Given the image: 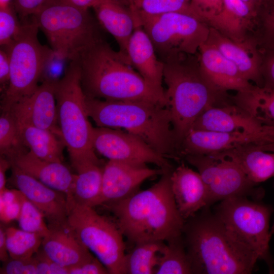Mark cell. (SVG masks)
Returning <instances> with one entry per match:
<instances>
[{
	"label": "cell",
	"mask_w": 274,
	"mask_h": 274,
	"mask_svg": "<svg viewBox=\"0 0 274 274\" xmlns=\"http://www.w3.org/2000/svg\"><path fill=\"white\" fill-rule=\"evenodd\" d=\"M173 169L165 170L150 188L102 205L114 215L131 246L152 241L167 242L182 236L185 220L178 210L172 190Z\"/></svg>",
	"instance_id": "cell-1"
},
{
	"label": "cell",
	"mask_w": 274,
	"mask_h": 274,
	"mask_svg": "<svg viewBox=\"0 0 274 274\" xmlns=\"http://www.w3.org/2000/svg\"><path fill=\"white\" fill-rule=\"evenodd\" d=\"M86 96L108 100L151 101L167 107L162 93L136 72L128 56L102 39L78 58Z\"/></svg>",
	"instance_id": "cell-2"
},
{
	"label": "cell",
	"mask_w": 274,
	"mask_h": 274,
	"mask_svg": "<svg viewBox=\"0 0 274 274\" xmlns=\"http://www.w3.org/2000/svg\"><path fill=\"white\" fill-rule=\"evenodd\" d=\"M185 220L182 236L196 274H249L259 260L214 214L204 208Z\"/></svg>",
	"instance_id": "cell-3"
},
{
	"label": "cell",
	"mask_w": 274,
	"mask_h": 274,
	"mask_svg": "<svg viewBox=\"0 0 274 274\" xmlns=\"http://www.w3.org/2000/svg\"><path fill=\"white\" fill-rule=\"evenodd\" d=\"M85 104L89 117L97 127L123 129L165 157L180 160L167 107L147 101H114L87 96Z\"/></svg>",
	"instance_id": "cell-4"
},
{
	"label": "cell",
	"mask_w": 274,
	"mask_h": 274,
	"mask_svg": "<svg viewBox=\"0 0 274 274\" xmlns=\"http://www.w3.org/2000/svg\"><path fill=\"white\" fill-rule=\"evenodd\" d=\"M196 54L181 56L163 62L167 107L179 150L181 143L203 112L230 100L227 94L215 91L205 80Z\"/></svg>",
	"instance_id": "cell-5"
},
{
	"label": "cell",
	"mask_w": 274,
	"mask_h": 274,
	"mask_svg": "<svg viewBox=\"0 0 274 274\" xmlns=\"http://www.w3.org/2000/svg\"><path fill=\"white\" fill-rule=\"evenodd\" d=\"M58 125L71 164L76 170L90 163L100 164L92 145L93 127L86 110L78 59L70 61L56 83Z\"/></svg>",
	"instance_id": "cell-6"
},
{
	"label": "cell",
	"mask_w": 274,
	"mask_h": 274,
	"mask_svg": "<svg viewBox=\"0 0 274 274\" xmlns=\"http://www.w3.org/2000/svg\"><path fill=\"white\" fill-rule=\"evenodd\" d=\"M30 17L46 37L51 48L64 60L78 59L101 39L88 9L62 0H52Z\"/></svg>",
	"instance_id": "cell-7"
},
{
	"label": "cell",
	"mask_w": 274,
	"mask_h": 274,
	"mask_svg": "<svg viewBox=\"0 0 274 274\" xmlns=\"http://www.w3.org/2000/svg\"><path fill=\"white\" fill-rule=\"evenodd\" d=\"M23 20L20 31L12 43L2 47L9 53L10 75L3 94L2 111H8L14 104L37 89L45 67L54 53L51 48L40 42L37 23L31 18Z\"/></svg>",
	"instance_id": "cell-8"
},
{
	"label": "cell",
	"mask_w": 274,
	"mask_h": 274,
	"mask_svg": "<svg viewBox=\"0 0 274 274\" xmlns=\"http://www.w3.org/2000/svg\"><path fill=\"white\" fill-rule=\"evenodd\" d=\"M129 8L149 37L157 57L163 62L181 56L196 54L199 47L208 39L210 26L193 15L170 12L151 15Z\"/></svg>",
	"instance_id": "cell-9"
},
{
	"label": "cell",
	"mask_w": 274,
	"mask_h": 274,
	"mask_svg": "<svg viewBox=\"0 0 274 274\" xmlns=\"http://www.w3.org/2000/svg\"><path fill=\"white\" fill-rule=\"evenodd\" d=\"M67 221L83 244L110 274H125L126 245L116 220L94 208L67 201Z\"/></svg>",
	"instance_id": "cell-10"
},
{
	"label": "cell",
	"mask_w": 274,
	"mask_h": 274,
	"mask_svg": "<svg viewBox=\"0 0 274 274\" xmlns=\"http://www.w3.org/2000/svg\"><path fill=\"white\" fill-rule=\"evenodd\" d=\"M214 214L259 259L270 262V211L267 206L250 200L247 196L232 197L221 201L215 208Z\"/></svg>",
	"instance_id": "cell-11"
},
{
	"label": "cell",
	"mask_w": 274,
	"mask_h": 274,
	"mask_svg": "<svg viewBox=\"0 0 274 274\" xmlns=\"http://www.w3.org/2000/svg\"><path fill=\"white\" fill-rule=\"evenodd\" d=\"M184 159L200 175L208 194L209 208L227 198L251 195L256 184L232 160L216 154H188Z\"/></svg>",
	"instance_id": "cell-12"
},
{
	"label": "cell",
	"mask_w": 274,
	"mask_h": 274,
	"mask_svg": "<svg viewBox=\"0 0 274 274\" xmlns=\"http://www.w3.org/2000/svg\"><path fill=\"white\" fill-rule=\"evenodd\" d=\"M92 141L94 150L109 160L140 166L154 164L164 170L173 168L167 158L125 130L93 127Z\"/></svg>",
	"instance_id": "cell-13"
},
{
	"label": "cell",
	"mask_w": 274,
	"mask_h": 274,
	"mask_svg": "<svg viewBox=\"0 0 274 274\" xmlns=\"http://www.w3.org/2000/svg\"><path fill=\"white\" fill-rule=\"evenodd\" d=\"M274 144V127L256 130L216 132L192 129L181 144V159L188 154H210L238 147Z\"/></svg>",
	"instance_id": "cell-14"
},
{
	"label": "cell",
	"mask_w": 274,
	"mask_h": 274,
	"mask_svg": "<svg viewBox=\"0 0 274 274\" xmlns=\"http://www.w3.org/2000/svg\"><path fill=\"white\" fill-rule=\"evenodd\" d=\"M57 82L43 80L31 95L14 104L8 111L18 124L49 130L62 140L55 95Z\"/></svg>",
	"instance_id": "cell-15"
},
{
	"label": "cell",
	"mask_w": 274,
	"mask_h": 274,
	"mask_svg": "<svg viewBox=\"0 0 274 274\" xmlns=\"http://www.w3.org/2000/svg\"><path fill=\"white\" fill-rule=\"evenodd\" d=\"M165 170L109 160L102 168L101 194L97 206L118 201L133 194L146 180Z\"/></svg>",
	"instance_id": "cell-16"
},
{
	"label": "cell",
	"mask_w": 274,
	"mask_h": 274,
	"mask_svg": "<svg viewBox=\"0 0 274 274\" xmlns=\"http://www.w3.org/2000/svg\"><path fill=\"white\" fill-rule=\"evenodd\" d=\"M11 167L10 183L41 212L48 226L67 222L68 204L64 193L47 186L14 165Z\"/></svg>",
	"instance_id": "cell-17"
},
{
	"label": "cell",
	"mask_w": 274,
	"mask_h": 274,
	"mask_svg": "<svg viewBox=\"0 0 274 274\" xmlns=\"http://www.w3.org/2000/svg\"><path fill=\"white\" fill-rule=\"evenodd\" d=\"M197 55L201 73L215 91L227 94L228 91H244L253 85L231 61L208 41L199 47Z\"/></svg>",
	"instance_id": "cell-18"
},
{
	"label": "cell",
	"mask_w": 274,
	"mask_h": 274,
	"mask_svg": "<svg viewBox=\"0 0 274 274\" xmlns=\"http://www.w3.org/2000/svg\"><path fill=\"white\" fill-rule=\"evenodd\" d=\"M42 247L52 260L67 268L80 264L94 254L83 244L73 228L66 223L48 226Z\"/></svg>",
	"instance_id": "cell-19"
},
{
	"label": "cell",
	"mask_w": 274,
	"mask_h": 274,
	"mask_svg": "<svg viewBox=\"0 0 274 274\" xmlns=\"http://www.w3.org/2000/svg\"><path fill=\"white\" fill-rule=\"evenodd\" d=\"M170 182L177 208L185 220L207 207V189L197 172L182 162L174 168Z\"/></svg>",
	"instance_id": "cell-20"
},
{
	"label": "cell",
	"mask_w": 274,
	"mask_h": 274,
	"mask_svg": "<svg viewBox=\"0 0 274 274\" xmlns=\"http://www.w3.org/2000/svg\"><path fill=\"white\" fill-rule=\"evenodd\" d=\"M210 27L207 41L214 45L231 61L247 80L253 81L255 85L263 86L262 54L247 41L233 40L215 28Z\"/></svg>",
	"instance_id": "cell-21"
},
{
	"label": "cell",
	"mask_w": 274,
	"mask_h": 274,
	"mask_svg": "<svg viewBox=\"0 0 274 274\" xmlns=\"http://www.w3.org/2000/svg\"><path fill=\"white\" fill-rule=\"evenodd\" d=\"M264 125L231 99L230 101L206 110L195 121L192 129L228 133L256 130Z\"/></svg>",
	"instance_id": "cell-22"
},
{
	"label": "cell",
	"mask_w": 274,
	"mask_h": 274,
	"mask_svg": "<svg viewBox=\"0 0 274 274\" xmlns=\"http://www.w3.org/2000/svg\"><path fill=\"white\" fill-rule=\"evenodd\" d=\"M133 14L135 27L127 45V56L133 68L143 78L157 90L165 93L162 86L164 63L157 57L151 40Z\"/></svg>",
	"instance_id": "cell-23"
},
{
	"label": "cell",
	"mask_w": 274,
	"mask_h": 274,
	"mask_svg": "<svg viewBox=\"0 0 274 274\" xmlns=\"http://www.w3.org/2000/svg\"><path fill=\"white\" fill-rule=\"evenodd\" d=\"M9 161L44 184L64 193L67 200L71 198L75 175L62 163L41 159L30 151L22 152Z\"/></svg>",
	"instance_id": "cell-24"
},
{
	"label": "cell",
	"mask_w": 274,
	"mask_h": 274,
	"mask_svg": "<svg viewBox=\"0 0 274 274\" xmlns=\"http://www.w3.org/2000/svg\"><path fill=\"white\" fill-rule=\"evenodd\" d=\"M212 154L235 162L256 185L274 178V144L238 147Z\"/></svg>",
	"instance_id": "cell-25"
},
{
	"label": "cell",
	"mask_w": 274,
	"mask_h": 274,
	"mask_svg": "<svg viewBox=\"0 0 274 274\" xmlns=\"http://www.w3.org/2000/svg\"><path fill=\"white\" fill-rule=\"evenodd\" d=\"M99 24L113 36L119 51L127 54V47L135 27V19L129 8L118 0H102L92 8Z\"/></svg>",
	"instance_id": "cell-26"
},
{
	"label": "cell",
	"mask_w": 274,
	"mask_h": 274,
	"mask_svg": "<svg viewBox=\"0 0 274 274\" xmlns=\"http://www.w3.org/2000/svg\"><path fill=\"white\" fill-rule=\"evenodd\" d=\"M251 18L256 16L243 1L224 0L221 11L206 23L226 37L241 41L244 40V35Z\"/></svg>",
	"instance_id": "cell-27"
},
{
	"label": "cell",
	"mask_w": 274,
	"mask_h": 274,
	"mask_svg": "<svg viewBox=\"0 0 274 274\" xmlns=\"http://www.w3.org/2000/svg\"><path fill=\"white\" fill-rule=\"evenodd\" d=\"M18 126L24 146L34 155L44 160L62 163L65 146L59 137L46 129L18 123Z\"/></svg>",
	"instance_id": "cell-28"
},
{
	"label": "cell",
	"mask_w": 274,
	"mask_h": 274,
	"mask_svg": "<svg viewBox=\"0 0 274 274\" xmlns=\"http://www.w3.org/2000/svg\"><path fill=\"white\" fill-rule=\"evenodd\" d=\"M231 99L263 125L274 127V89L253 85Z\"/></svg>",
	"instance_id": "cell-29"
},
{
	"label": "cell",
	"mask_w": 274,
	"mask_h": 274,
	"mask_svg": "<svg viewBox=\"0 0 274 274\" xmlns=\"http://www.w3.org/2000/svg\"><path fill=\"white\" fill-rule=\"evenodd\" d=\"M102 168L100 165L88 164L77 171L72 190V199L75 202L91 207L97 206L102 182Z\"/></svg>",
	"instance_id": "cell-30"
},
{
	"label": "cell",
	"mask_w": 274,
	"mask_h": 274,
	"mask_svg": "<svg viewBox=\"0 0 274 274\" xmlns=\"http://www.w3.org/2000/svg\"><path fill=\"white\" fill-rule=\"evenodd\" d=\"M165 242L152 241L134 245L126 254L125 274H155Z\"/></svg>",
	"instance_id": "cell-31"
},
{
	"label": "cell",
	"mask_w": 274,
	"mask_h": 274,
	"mask_svg": "<svg viewBox=\"0 0 274 274\" xmlns=\"http://www.w3.org/2000/svg\"><path fill=\"white\" fill-rule=\"evenodd\" d=\"M191 273V265L183 236L165 242L155 274Z\"/></svg>",
	"instance_id": "cell-32"
},
{
	"label": "cell",
	"mask_w": 274,
	"mask_h": 274,
	"mask_svg": "<svg viewBox=\"0 0 274 274\" xmlns=\"http://www.w3.org/2000/svg\"><path fill=\"white\" fill-rule=\"evenodd\" d=\"M10 258L25 259L32 257L42 246L44 236L37 233L10 227L5 229Z\"/></svg>",
	"instance_id": "cell-33"
},
{
	"label": "cell",
	"mask_w": 274,
	"mask_h": 274,
	"mask_svg": "<svg viewBox=\"0 0 274 274\" xmlns=\"http://www.w3.org/2000/svg\"><path fill=\"white\" fill-rule=\"evenodd\" d=\"M20 135L18 123L9 111H2L0 117L1 156L9 160L26 151Z\"/></svg>",
	"instance_id": "cell-34"
},
{
	"label": "cell",
	"mask_w": 274,
	"mask_h": 274,
	"mask_svg": "<svg viewBox=\"0 0 274 274\" xmlns=\"http://www.w3.org/2000/svg\"><path fill=\"white\" fill-rule=\"evenodd\" d=\"M126 1L129 8L147 15H156L170 12H182L193 15L199 18L192 10L190 0Z\"/></svg>",
	"instance_id": "cell-35"
},
{
	"label": "cell",
	"mask_w": 274,
	"mask_h": 274,
	"mask_svg": "<svg viewBox=\"0 0 274 274\" xmlns=\"http://www.w3.org/2000/svg\"><path fill=\"white\" fill-rule=\"evenodd\" d=\"M45 220L41 212L23 194L21 211L17 220L20 228L39 233L44 237L49 231Z\"/></svg>",
	"instance_id": "cell-36"
},
{
	"label": "cell",
	"mask_w": 274,
	"mask_h": 274,
	"mask_svg": "<svg viewBox=\"0 0 274 274\" xmlns=\"http://www.w3.org/2000/svg\"><path fill=\"white\" fill-rule=\"evenodd\" d=\"M13 6L0 8V45L1 47L9 46L20 31V22Z\"/></svg>",
	"instance_id": "cell-37"
},
{
	"label": "cell",
	"mask_w": 274,
	"mask_h": 274,
	"mask_svg": "<svg viewBox=\"0 0 274 274\" xmlns=\"http://www.w3.org/2000/svg\"><path fill=\"white\" fill-rule=\"evenodd\" d=\"M22 193L7 188L0 193V219L5 223L17 220L21 209Z\"/></svg>",
	"instance_id": "cell-38"
},
{
	"label": "cell",
	"mask_w": 274,
	"mask_h": 274,
	"mask_svg": "<svg viewBox=\"0 0 274 274\" xmlns=\"http://www.w3.org/2000/svg\"><path fill=\"white\" fill-rule=\"evenodd\" d=\"M260 16L263 37L266 49L274 50V0H265Z\"/></svg>",
	"instance_id": "cell-39"
},
{
	"label": "cell",
	"mask_w": 274,
	"mask_h": 274,
	"mask_svg": "<svg viewBox=\"0 0 274 274\" xmlns=\"http://www.w3.org/2000/svg\"><path fill=\"white\" fill-rule=\"evenodd\" d=\"M1 274H37V262L34 256L25 259L10 258L3 262Z\"/></svg>",
	"instance_id": "cell-40"
},
{
	"label": "cell",
	"mask_w": 274,
	"mask_h": 274,
	"mask_svg": "<svg viewBox=\"0 0 274 274\" xmlns=\"http://www.w3.org/2000/svg\"><path fill=\"white\" fill-rule=\"evenodd\" d=\"M190 2L194 13L206 23L209 19L221 11L224 0H190Z\"/></svg>",
	"instance_id": "cell-41"
},
{
	"label": "cell",
	"mask_w": 274,
	"mask_h": 274,
	"mask_svg": "<svg viewBox=\"0 0 274 274\" xmlns=\"http://www.w3.org/2000/svg\"><path fill=\"white\" fill-rule=\"evenodd\" d=\"M33 256L37 262V274H68V268L51 259L42 249Z\"/></svg>",
	"instance_id": "cell-42"
},
{
	"label": "cell",
	"mask_w": 274,
	"mask_h": 274,
	"mask_svg": "<svg viewBox=\"0 0 274 274\" xmlns=\"http://www.w3.org/2000/svg\"><path fill=\"white\" fill-rule=\"evenodd\" d=\"M52 1L14 0L13 7L20 18L24 20L37 14Z\"/></svg>",
	"instance_id": "cell-43"
},
{
	"label": "cell",
	"mask_w": 274,
	"mask_h": 274,
	"mask_svg": "<svg viewBox=\"0 0 274 274\" xmlns=\"http://www.w3.org/2000/svg\"><path fill=\"white\" fill-rule=\"evenodd\" d=\"M107 273H109L107 268L94 255L80 264L68 268V274Z\"/></svg>",
	"instance_id": "cell-44"
},
{
	"label": "cell",
	"mask_w": 274,
	"mask_h": 274,
	"mask_svg": "<svg viewBox=\"0 0 274 274\" xmlns=\"http://www.w3.org/2000/svg\"><path fill=\"white\" fill-rule=\"evenodd\" d=\"M262 65L263 86L274 89V50L264 49Z\"/></svg>",
	"instance_id": "cell-45"
},
{
	"label": "cell",
	"mask_w": 274,
	"mask_h": 274,
	"mask_svg": "<svg viewBox=\"0 0 274 274\" xmlns=\"http://www.w3.org/2000/svg\"><path fill=\"white\" fill-rule=\"evenodd\" d=\"M10 75V62L8 51L1 47L0 50V83L4 92L8 85Z\"/></svg>",
	"instance_id": "cell-46"
},
{
	"label": "cell",
	"mask_w": 274,
	"mask_h": 274,
	"mask_svg": "<svg viewBox=\"0 0 274 274\" xmlns=\"http://www.w3.org/2000/svg\"><path fill=\"white\" fill-rule=\"evenodd\" d=\"M11 166L10 161L6 158L1 156L0 158V193L6 188V174L7 169Z\"/></svg>",
	"instance_id": "cell-47"
},
{
	"label": "cell",
	"mask_w": 274,
	"mask_h": 274,
	"mask_svg": "<svg viewBox=\"0 0 274 274\" xmlns=\"http://www.w3.org/2000/svg\"><path fill=\"white\" fill-rule=\"evenodd\" d=\"M10 258L7 246L5 230L1 226L0 228V259L3 262Z\"/></svg>",
	"instance_id": "cell-48"
},
{
	"label": "cell",
	"mask_w": 274,
	"mask_h": 274,
	"mask_svg": "<svg viewBox=\"0 0 274 274\" xmlns=\"http://www.w3.org/2000/svg\"><path fill=\"white\" fill-rule=\"evenodd\" d=\"M76 6L89 9L100 3L102 0H62Z\"/></svg>",
	"instance_id": "cell-49"
},
{
	"label": "cell",
	"mask_w": 274,
	"mask_h": 274,
	"mask_svg": "<svg viewBox=\"0 0 274 274\" xmlns=\"http://www.w3.org/2000/svg\"><path fill=\"white\" fill-rule=\"evenodd\" d=\"M252 9L256 15L259 16L262 7L265 0H243Z\"/></svg>",
	"instance_id": "cell-50"
},
{
	"label": "cell",
	"mask_w": 274,
	"mask_h": 274,
	"mask_svg": "<svg viewBox=\"0 0 274 274\" xmlns=\"http://www.w3.org/2000/svg\"><path fill=\"white\" fill-rule=\"evenodd\" d=\"M11 0H0V8H6L12 6Z\"/></svg>",
	"instance_id": "cell-51"
},
{
	"label": "cell",
	"mask_w": 274,
	"mask_h": 274,
	"mask_svg": "<svg viewBox=\"0 0 274 274\" xmlns=\"http://www.w3.org/2000/svg\"><path fill=\"white\" fill-rule=\"evenodd\" d=\"M274 233V221L270 230V234L271 236Z\"/></svg>",
	"instance_id": "cell-52"
}]
</instances>
